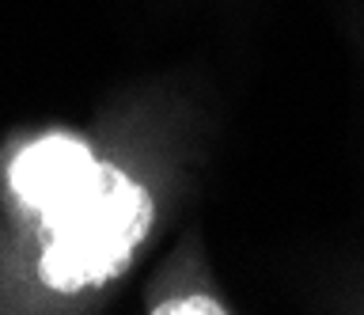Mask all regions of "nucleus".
<instances>
[{
  "label": "nucleus",
  "instance_id": "obj_2",
  "mask_svg": "<svg viewBox=\"0 0 364 315\" xmlns=\"http://www.w3.org/2000/svg\"><path fill=\"white\" fill-rule=\"evenodd\" d=\"M95 164V156L84 141L68 137V133H50V137L27 144L16 164H11V190L23 205L38 213L50 198H57L68 183H76L87 167Z\"/></svg>",
  "mask_w": 364,
  "mask_h": 315
},
{
  "label": "nucleus",
  "instance_id": "obj_3",
  "mask_svg": "<svg viewBox=\"0 0 364 315\" xmlns=\"http://www.w3.org/2000/svg\"><path fill=\"white\" fill-rule=\"evenodd\" d=\"M152 311L156 315H178V311H213V315H220L228 308H224L220 300H213V297H182V300H164Z\"/></svg>",
  "mask_w": 364,
  "mask_h": 315
},
{
  "label": "nucleus",
  "instance_id": "obj_1",
  "mask_svg": "<svg viewBox=\"0 0 364 315\" xmlns=\"http://www.w3.org/2000/svg\"><path fill=\"white\" fill-rule=\"evenodd\" d=\"M46 251L38 274L53 292H84L114 281L152 232V194L125 171L95 160L76 183L38 209Z\"/></svg>",
  "mask_w": 364,
  "mask_h": 315
}]
</instances>
